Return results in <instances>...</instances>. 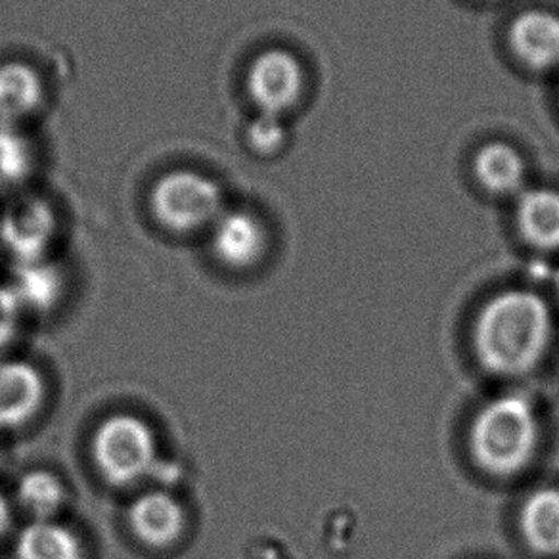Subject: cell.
I'll list each match as a JSON object with an SVG mask.
<instances>
[{
    "mask_svg": "<svg viewBox=\"0 0 559 559\" xmlns=\"http://www.w3.org/2000/svg\"><path fill=\"white\" fill-rule=\"evenodd\" d=\"M35 165L32 142L22 127L0 121V187H17L29 179Z\"/></svg>",
    "mask_w": 559,
    "mask_h": 559,
    "instance_id": "cell-18",
    "label": "cell"
},
{
    "mask_svg": "<svg viewBox=\"0 0 559 559\" xmlns=\"http://www.w3.org/2000/svg\"><path fill=\"white\" fill-rule=\"evenodd\" d=\"M556 292H558V296H559V271H558V274H556Z\"/></svg>",
    "mask_w": 559,
    "mask_h": 559,
    "instance_id": "cell-23",
    "label": "cell"
},
{
    "mask_svg": "<svg viewBox=\"0 0 559 559\" xmlns=\"http://www.w3.org/2000/svg\"><path fill=\"white\" fill-rule=\"evenodd\" d=\"M246 146L255 156L269 157L278 154L288 140L284 117L257 114L246 127Z\"/></svg>",
    "mask_w": 559,
    "mask_h": 559,
    "instance_id": "cell-19",
    "label": "cell"
},
{
    "mask_svg": "<svg viewBox=\"0 0 559 559\" xmlns=\"http://www.w3.org/2000/svg\"><path fill=\"white\" fill-rule=\"evenodd\" d=\"M474 175L479 187L492 195H518L527 188V164L520 150L495 140L475 152Z\"/></svg>",
    "mask_w": 559,
    "mask_h": 559,
    "instance_id": "cell-11",
    "label": "cell"
},
{
    "mask_svg": "<svg viewBox=\"0 0 559 559\" xmlns=\"http://www.w3.org/2000/svg\"><path fill=\"white\" fill-rule=\"evenodd\" d=\"M91 460L111 487L124 489L146 481L159 466L156 429L131 412L109 414L94 428Z\"/></svg>",
    "mask_w": 559,
    "mask_h": 559,
    "instance_id": "cell-3",
    "label": "cell"
},
{
    "mask_svg": "<svg viewBox=\"0 0 559 559\" xmlns=\"http://www.w3.org/2000/svg\"><path fill=\"white\" fill-rule=\"evenodd\" d=\"M70 500V492L60 475L47 467H32L17 477L14 508L27 521H52L60 518Z\"/></svg>",
    "mask_w": 559,
    "mask_h": 559,
    "instance_id": "cell-15",
    "label": "cell"
},
{
    "mask_svg": "<svg viewBox=\"0 0 559 559\" xmlns=\"http://www.w3.org/2000/svg\"><path fill=\"white\" fill-rule=\"evenodd\" d=\"M550 340V309L528 289H508L492 297L475 322V355L483 368L497 376L531 372L543 360Z\"/></svg>",
    "mask_w": 559,
    "mask_h": 559,
    "instance_id": "cell-1",
    "label": "cell"
},
{
    "mask_svg": "<svg viewBox=\"0 0 559 559\" xmlns=\"http://www.w3.org/2000/svg\"><path fill=\"white\" fill-rule=\"evenodd\" d=\"M25 312L9 284H0V350L16 340Z\"/></svg>",
    "mask_w": 559,
    "mask_h": 559,
    "instance_id": "cell-20",
    "label": "cell"
},
{
    "mask_svg": "<svg viewBox=\"0 0 559 559\" xmlns=\"http://www.w3.org/2000/svg\"><path fill=\"white\" fill-rule=\"evenodd\" d=\"M45 81L32 63H0V121L22 124L39 111L45 102Z\"/></svg>",
    "mask_w": 559,
    "mask_h": 559,
    "instance_id": "cell-13",
    "label": "cell"
},
{
    "mask_svg": "<svg viewBox=\"0 0 559 559\" xmlns=\"http://www.w3.org/2000/svg\"><path fill=\"white\" fill-rule=\"evenodd\" d=\"M48 388L39 366L25 358L0 360V431L29 426L47 403Z\"/></svg>",
    "mask_w": 559,
    "mask_h": 559,
    "instance_id": "cell-8",
    "label": "cell"
},
{
    "mask_svg": "<svg viewBox=\"0 0 559 559\" xmlns=\"http://www.w3.org/2000/svg\"><path fill=\"white\" fill-rule=\"evenodd\" d=\"M55 236V211L37 198L10 203L0 217V240L17 264L47 259Z\"/></svg>",
    "mask_w": 559,
    "mask_h": 559,
    "instance_id": "cell-6",
    "label": "cell"
},
{
    "mask_svg": "<svg viewBox=\"0 0 559 559\" xmlns=\"http://www.w3.org/2000/svg\"><path fill=\"white\" fill-rule=\"evenodd\" d=\"M521 533L538 554H559V489L546 487L528 495L521 508Z\"/></svg>",
    "mask_w": 559,
    "mask_h": 559,
    "instance_id": "cell-17",
    "label": "cell"
},
{
    "mask_svg": "<svg viewBox=\"0 0 559 559\" xmlns=\"http://www.w3.org/2000/svg\"><path fill=\"white\" fill-rule=\"evenodd\" d=\"M515 221L521 238L540 251L559 249V190L525 188L518 195Z\"/></svg>",
    "mask_w": 559,
    "mask_h": 559,
    "instance_id": "cell-12",
    "label": "cell"
},
{
    "mask_svg": "<svg viewBox=\"0 0 559 559\" xmlns=\"http://www.w3.org/2000/svg\"><path fill=\"white\" fill-rule=\"evenodd\" d=\"M508 45L521 66L533 71L559 68V16L550 10H523L508 27Z\"/></svg>",
    "mask_w": 559,
    "mask_h": 559,
    "instance_id": "cell-10",
    "label": "cell"
},
{
    "mask_svg": "<svg viewBox=\"0 0 559 559\" xmlns=\"http://www.w3.org/2000/svg\"><path fill=\"white\" fill-rule=\"evenodd\" d=\"M14 559H85V543L60 520L27 521L14 536Z\"/></svg>",
    "mask_w": 559,
    "mask_h": 559,
    "instance_id": "cell-14",
    "label": "cell"
},
{
    "mask_svg": "<svg viewBox=\"0 0 559 559\" xmlns=\"http://www.w3.org/2000/svg\"><path fill=\"white\" fill-rule=\"evenodd\" d=\"M127 523L140 544L165 550L182 540L188 512L182 500L165 489L140 492L127 508Z\"/></svg>",
    "mask_w": 559,
    "mask_h": 559,
    "instance_id": "cell-7",
    "label": "cell"
},
{
    "mask_svg": "<svg viewBox=\"0 0 559 559\" xmlns=\"http://www.w3.org/2000/svg\"><path fill=\"white\" fill-rule=\"evenodd\" d=\"M538 419L520 395L498 396L477 412L469 431L475 462L490 475L520 474L535 456Z\"/></svg>",
    "mask_w": 559,
    "mask_h": 559,
    "instance_id": "cell-2",
    "label": "cell"
},
{
    "mask_svg": "<svg viewBox=\"0 0 559 559\" xmlns=\"http://www.w3.org/2000/svg\"><path fill=\"white\" fill-rule=\"evenodd\" d=\"M211 253L230 271H249L263 261L269 233L263 221L246 210H225L210 230Z\"/></svg>",
    "mask_w": 559,
    "mask_h": 559,
    "instance_id": "cell-9",
    "label": "cell"
},
{
    "mask_svg": "<svg viewBox=\"0 0 559 559\" xmlns=\"http://www.w3.org/2000/svg\"><path fill=\"white\" fill-rule=\"evenodd\" d=\"M9 286L24 312H47L62 299V271L47 259L20 263Z\"/></svg>",
    "mask_w": 559,
    "mask_h": 559,
    "instance_id": "cell-16",
    "label": "cell"
},
{
    "mask_svg": "<svg viewBox=\"0 0 559 559\" xmlns=\"http://www.w3.org/2000/svg\"><path fill=\"white\" fill-rule=\"evenodd\" d=\"M304 91V66L286 48H266L246 71V93L257 114L284 117L296 108Z\"/></svg>",
    "mask_w": 559,
    "mask_h": 559,
    "instance_id": "cell-5",
    "label": "cell"
},
{
    "mask_svg": "<svg viewBox=\"0 0 559 559\" xmlns=\"http://www.w3.org/2000/svg\"><path fill=\"white\" fill-rule=\"evenodd\" d=\"M150 213L164 230L179 236L210 233L225 213L217 180L192 169L162 175L150 190Z\"/></svg>",
    "mask_w": 559,
    "mask_h": 559,
    "instance_id": "cell-4",
    "label": "cell"
},
{
    "mask_svg": "<svg viewBox=\"0 0 559 559\" xmlns=\"http://www.w3.org/2000/svg\"><path fill=\"white\" fill-rule=\"evenodd\" d=\"M2 460H4V451H2V444H0V466H2Z\"/></svg>",
    "mask_w": 559,
    "mask_h": 559,
    "instance_id": "cell-22",
    "label": "cell"
},
{
    "mask_svg": "<svg viewBox=\"0 0 559 559\" xmlns=\"http://www.w3.org/2000/svg\"><path fill=\"white\" fill-rule=\"evenodd\" d=\"M14 528V502L4 492H0V543Z\"/></svg>",
    "mask_w": 559,
    "mask_h": 559,
    "instance_id": "cell-21",
    "label": "cell"
}]
</instances>
